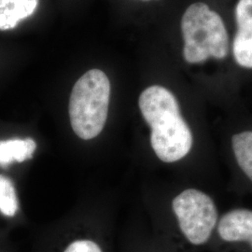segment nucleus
Returning <instances> with one entry per match:
<instances>
[{
  "instance_id": "6e6552de",
  "label": "nucleus",
  "mask_w": 252,
  "mask_h": 252,
  "mask_svg": "<svg viewBox=\"0 0 252 252\" xmlns=\"http://www.w3.org/2000/svg\"><path fill=\"white\" fill-rule=\"evenodd\" d=\"M232 148L239 167L252 181V131L235 134L232 138Z\"/></svg>"
},
{
  "instance_id": "423d86ee",
  "label": "nucleus",
  "mask_w": 252,
  "mask_h": 252,
  "mask_svg": "<svg viewBox=\"0 0 252 252\" xmlns=\"http://www.w3.org/2000/svg\"><path fill=\"white\" fill-rule=\"evenodd\" d=\"M38 0H0V30H9L36 11Z\"/></svg>"
},
{
  "instance_id": "7ed1b4c3",
  "label": "nucleus",
  "mask_w": 252,
  "mask_h": 252,
  "mask_svg": "<svg viewBox=\"0 0 252 252\" xmlns=\"http://www.w3.org/2000/svg\"><path fill=\"white\" fill-rule=\"evenodd\" d=\"M181 31L187 63H203L210 57L223 59L229 53L225 25L205 3H194L186 9L181 19Z\"/></svg>"
},
{
  "instance_id": "f257e3e1",
  "label": "nucleus",
  "mask_w": 252,
  "mask_h": 252,
  "mask_svg": "<svg viewBox=\"0 0 252 252\" xmlns=\"http://www.w3.org/2000/svg\"><path fill=\"white\" fill-rule=\"evenodd\" d=\"M138 107L151 127L153 152L161 161L178 162L188 155L193 143L192 133L172 92L160 85L150 86L141 93Z\"/></svg>"
},
{
  "instance_id": "9b49d317",
  "label": "nucleus",
  "mask_w": 252,
  "mask_h": 252,
  "mask_svg": "<svg viewBox=\"0 0 252 252\" xmlns=\"http://www.w3.org/2000/svg\"><path fill=\"white\" fill-rule=\"evenodd\" d=\"M237 31L252 36V0H239L235 8Z\"/></svg>"
},
{
  "instance_id": "0eeeda50",
  "label": "nucleus",
  "mask_w": 252,
  "mask_h": 252,
  "mask_svg": "<svg viewBox=\"0 0 252 252\" xmlns=\"http://www.w3.org/2000/svg\"><path fill=\"white\" fill-rule=\"evenodd\" d=\"M36 149V142L31 137L0 140V166L30 160L33 158Z\"/></svg>"
},
{
  "instance_id": "1a4fd4ad",
  "label": "nucleus",
  "mask_w": 252,
  "mask_h": 252,
  "mask_svg": "<svg viewBox=\"0 0 252 252\" xmlns=\"http://www.w3.org/2000/svg\"><path fill=\"white\" fill-rule=\"evenodd\" d=\"M16 189L9 178L0 175V212L7 217H13L18 211Z\"/></svg>"
},
{
  "instance_id": "9d476101",
  "label": "nucleus",
  "mask_w": 252,
  "mask_h": 252,
  "mask_svg": "<svg viewBox=\"0 0 252 252\" xmlns=\"http://www.w3.org/2000/svg\"><path fill=\"white\" fill-rule=\"evenodd\" d=\"M234 60L240 66L252 68V36L236 32L233 43Z\"/></svg>"
},
{
  "instance_id": "20e7f679",
  "label": "nucleus",
  "mask_w": 252,
  "mask_h": 252,
  "mask_svg": "<svg viewBox=\"0 0 252 252\" xmlns=\"http://www.w3.org/2000/svg\"><path fill=\"white\" fill-rule=\"evenodd\" d=\"M172 207L180 231L189 243H207L218 221V210L212 198L202 190L187 189L174 198Z\"/></svg>"
},
{
  "instance_id": "39448f33",
  "label": "nucleus",
  "mask_w": 252,
  "mask_h": 252,
  "mask_svg": "<svg viewBox=\"0 0 252 252\" xmlns=\"http://www.w3.org/2000/svg\"><path fill=\"white\" fill-rule=\"evenodd\" d=\"M218 233L226 242H249L252 247V210L227 212L219 221Z\"/></svg>"
},
{
  "instance_id": "f03ea898",
  "label": "nucleus",
  "mask_w": 252,
  "mask_h": 252,
  "mask_svg": "<svg viewBox=\"0 0 252 252\" xmlns=\"http://www.w3.org/2000/svg\"><path fill=\"white\" fill-rule=\"evenodd\" d=\"M110 81L102 70L83 74L73 86L69 98V119L73 131L81 139L90 140L103 131L108 119Z\"/></svg>"
}]
</instances>
